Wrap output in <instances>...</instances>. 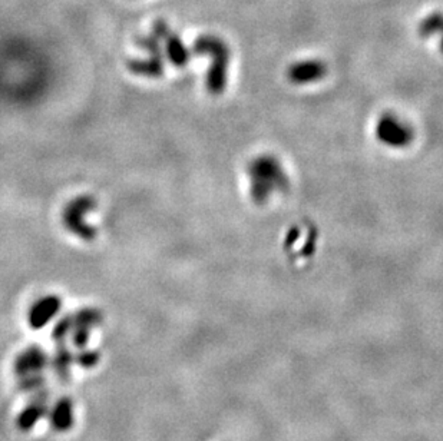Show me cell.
Listing matches in <instances>:
<instances>
[{"mask_svg": "<svg viewBox=\"0 0 443 441\" xmlns=\"http://www.w3.org/2000/svg\"><path fill=\"white\" fill-rule=\"evenodd\" d=\"M249 197L257 204H266L288 188V175L283 164L270 155L252 159L247 166Z\"/></svg>", "mask_w": 443, "mask_h": 441, "instance_id": "6da1fadb", "label": "cell"}, {"mask_svg": "<svg viewBox=\"0 0 443 441\" xmlns=\"http://www.w3.org/2000/svg\"><path fill=\"white\" fill-rule=\"evenodd\" d=\"M196 55H208L211 57V65L206 78L207 89L213 95H220L227 84L230 50L225 43L213 35H203L196 40Z\"/></svg>", "mask_w": 443, "mask_h": 441, "instance_id": "7a4b0ae2", "label": "cell"}, {"mask_svg": "<svg viewBox=\"0 0 443 441\" xmlns=\"http://www.w3.org/2000/svg\"><path fill=\"white\" fill-rule=\"evenodd\" d=\"M96 201L92 195H79L69 201L62 211V225L69 234L84 239L92 241L96 238L98 231L95 227L85 221V215L95 211Z\"/></svg>", "mask_w": 443, "mask_h": 441, "instance_id": "3957f363", "label": "cell"}, {"mask_svg": "<svg viewBox=\"0 0 443 441\" xmlns=\"http://www.w3.org/2000/svg\"><path fill=\"white\" fill-rule=\"evenodd\" d=\"M138 43L148 53V56L142 59H131L128 62L130 72L137 76L151 79L161 78L164 75V50L161 36L154 32L152 35L140 39Z\"/></svg>", "mask_w": 443, "mask_h": 441, "instance_id": "277c9868", "label": "cell"}, {"mask_svg": "<svg viewBox=\"0 0 443 441\" xmlns=\"http://www.w3.org/2000/svg\"><path fill=\"white\" fill-rule=\"evenodd\" d=\"M412 126L395 113H385L376 123V138L389 148H406L413 141Z\"/></svg>", "mask_w": 443, "mask_h": 441, "instance_id": "5b68a950", "label": "cell"}, {"mask_svg": "<svg viewBox=\"0 0 443 441\" xmlns=\"http://www.w3.org/2000/svg\"><path fill=\"white\" fill-rule=\"evenodd\" d=\"M102 312L94 307H84L74 314V330L71 340L75 348H85L89 343L94 328L102 324Z\"/></svg>", "mask_w": 443, "mask_h": 441, "instance_id": "8992f818", "label": "cell"}, {"mask_svg": "<svg viewBox=\"0 0 443 441\" xmlns=\"http://www.w3.org/2000/svg\"><path fill=\"white\" fill-rule=\"evenodd\" d=\"M62 308V299L59 295L49 294L39 298L28 312V324L33 330H40L46 327Z\"/></svg>", "mask_w": 443, "mask_h": 441, "instance_id": "52a82bcc", "label": "cell"}, {"mask_svg": "<svg viewBox=\"0 0 443 441\" xmlns=\"http://www.w3.org/2000/svg\"><path fill=\"white\" fill-rule=\"evenodd\" d=\"M154 32H157L164 43L165 53L168 56V60L176 68L185 67L191 57V52L184 45L181 38L171 32L168 26L164 22H157L154 26Z\"/></svg>", "mask_w": 443, "mask_h": 441, "instance_id": "ba28073f", "label": "cell"}, {"mask_svg": "<svg viewBox=\"0 0 443 441\" xmlns=\"http://www.w3.org/2000/svg\"><path fill=\"white\" fill-rule=\"evenodd\" d=\"M30 403L19 413L16 418V427L28 433L36 427V424L45 418L49 413V406H47V399H49V391L45 389L33 396H30Z\"/></svg>", "mask_w": 443, "mask_h": 441, "instance_id": "9c48e42d", "label": "cell"}, {"mask_svg": "<svg viewBox=\"0 0 443 441\" xmlns=\"http://www.w3.org/2000/svg\"><path fill=\"white\" fill-rule=\"evenodd\" d=\"M49 361L50 358L47 353L42 347L33 344L18 354L13 362V371L18 377L43 372V370L49 365Z\"/></svg>", "mask_w": 443, "mask_h": 441, "instance_id": "30bf717a", "label": "cell"}, {"mask_svg": "<svg viewBox=\"0 0 443 441\" xmlns=\"http://www.w3.org/2000/svg\"><path fill=\"white\" fill-rule=\"evenodd\" d=\"M50 427L57 433H67L75 424L74 401L71 397H60L47 413Z\"/></svg>", "mask_w": 443, "mask_h": 441, "instance_id": "8fae6325", "label": "cell"}, {"mask_svg": "<svg viewBox=\"0 0 443 441\" xmlns=\"http://www.w3.org/2000/svg\"><path fill=\"white\" fill-rule=\"evenodd\" d=\"M326 75V67L320 60H303L294 63L288 69V78L293 84L305 85L320 81Z\"/></svg>", "mask_w": 443, "mask_h": 441, "instance_id": "7c38bea8", "label": "cell"}, {"mask_svg": "<svg viewBox=\"0 0 443 441\" xmlns=\"http://www.w3.org/2000/svg\"><path fill=\"white\" fill-rule=\"evenodd\" d=\"M55 375L59 378V382L67 383L71 378L72 365L75 364V354L68 348L65 343H60L56 345V350L49 361Z\"/></svg>", "mask_w": 443, "mask_h": 441, "instance_id": "4fadbf2b", "label": "cell"}, {"mask_svg": "<svg viewBox=\"0 0 443 441\" xmlns=\"http://www.w3.org/2000/svg\"><path fill=\"white\" fill-rule=\"evenodd\" d=\"M18 389L21 393L33 396L42 390H45L46 386V378L42 372L38 374H29V375H23V377H18Z\"/></svg>", "mask_w": 443, "mask_h": 441, "instance_id": "5bb4252c", "label": "cell"}, {"mask_svg": "<svg viewBox=\"0 0 443 441\" xmlns=\"http://www.w3.org/2000/svg\"><path fill=\"white\" fill-rule=\"evenodd\" d=\"M442 28H443V13L434 12V13H430L429 16H426L420 22L417 30H419L420 38L429 39V38H432L434 35H439Z\"/></svg>", "mask_w": 443, "mask_h": 441, "instance_id": "9a60e30c", "label": "cell"}, {"mask_svg": "<svg viewBox=\"0 0 443 441\" xmlns=\"http://www.w3.org/2000/svg\"><path fill=\"white\" fill-rule=\"evenodd\" d=\"M74 330V314H68L65 317L57 320L52 330V340L57 344L65 343L68 337H71Z\"/></svg>", "mask_w": 443, "mask_h": 441, "instance_id": "2e32d148", "label": "cell"}, {"mask_svg": "<svg viewBox=\"0 0 443 441\" xmlns=\"http://www.w3.org/2000/svg\"><path fill=\"white\" fill-rule=\"evenodd\" d=\"M101 355L98 351L95 350H89V348H81V351L75 355V362L84 368V370H91L94 367H96L99 364Z\"/></svg>", "mask_w": 443, "mask_h": 441, "instance_id": "e0dca14e", "label": "cell"}, {"mask_svg": "<svg viewBox=\"0 0 443 441\" xmlns=\"http://www.w3.org/2000/svg\"><path fill=\"white\" fill-rule=\"evenodd\" d=\"M439 35H442V36H440V43H439V46H440V50L443 52V28H442V30L439 32Z\"/></svg>", "mask_w": 443, "mask_h": 441, "instance_id": "ac0fdd59", "label": "cell"}]
</instances>
